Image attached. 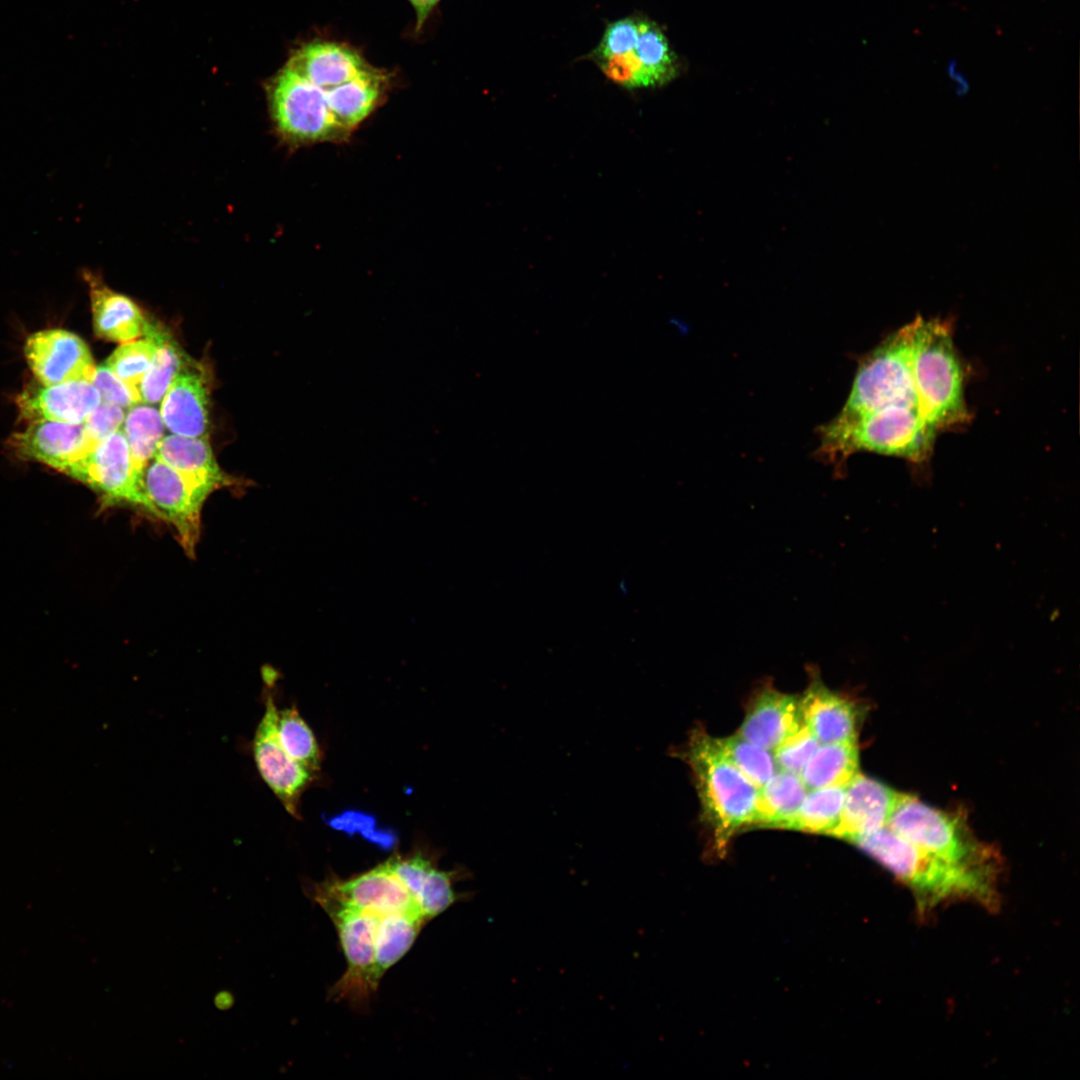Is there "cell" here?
Returning <instances> with one entry per match:
<instances>
[{
    "instance_id": "obj_1",
    "label": "cell",
    "mask_w": 1080,
    "mask_h": 1080,
    "mask_svg": "<svg viewBox=\"0 0 1080 1080\" xmlns=\"http://www.w3.org/2000/svg\"><path fill=\"white\" fill-rule=\"evenodd\" d=\"M912 891L922 912L952 899L993 907L997 902L991 866L953 862L898 836L888 827L852 841Z\"/></svg>"
},
{
    "instance_id": "obj_2",
    "label": "cell",
    "mask_w": 1080,
    "mask_h": 1080,
    "mask_svg": "<svg viewBox=\"0 0 1080 1080\" xmlns=\"http://www.w3.org/2000/svg\"><path fill=\"white\" fill-rule=\"evenodd\" d=\"M817 434L816 456L840 469L859 451L921 463L930 456L938 431L919 407L892 404L857 416L837 415Z\"/></svg>"
},
{
    "instance_id": "obj_3",
    "label": "cell",
    "mask_w": 1080,
    "mask_h": 1080,
    "mask_svg": "<svg viewBox=\"0 0 1080 1080\" xmlns=\"http://www.w3.org/2000/svg\"><path fill=\"white\" fill-rule=\"evenodd\" d=\"M680 754L692 770L702 818L714 847L719 853L725 852L733 835L744 825L753 824L759 789L702 728L690 733Z\"/></svg>"
},
{
    "instance_id": "obj_4",
    "label": "cell",
    "mask_w": 1080,
    "mask_h": 1080,
    "mask_svg": "<svg viewBox=\"0 0 1080 1080\" xmlns=\"http://www.w3.org/2000/svg\"><path fill=\"white\" fill-rule=\"evenodd\" d=\"M910 324L915 383L928 422L938 432L967 423L963 370L950 326L921 316Z\"/></svg>"
},
{
    "instance_id": "obj_5",
    "label": "cell",
    "mask_w": 1080,
    "mask_h": 1080,
    "mask_svg": "<svg viewBox=\"0 0 1080 1080\" xmlns=\"http://www.w3.org/2000/svg\"><path fill=\"white\" fill-rule=\"evenodd\" d=\"M892 404L915 406L924 412L914 377L910 323L861 359L838 415L857 416Z\"/></svg>"
},
{
    "instance_id": "obj_6",
    "label": "cell",
    "mask_w": 1080,
    "mask_h": 1080,
    "mask_svg": "<svg viewBox=\"0 0 1080 1080\" xmlns=\"http://www.w3.org/2000/svg\"><path fill=\"white\" fill-rule=\"evenodd\" d=\"M269 112L282 143L298 148L349 137L338 127L325 90L286 65L268 85Z\"/></svg>"
},
{
    "instance_id": "obj_7",
    "label": "cell",
    "mask_w": 1080,
    "mask_h": 1080,
    "mask_svg": "<svg viewBox=\"0 0 1080 1080\" xmlns=\"http://www.w3.org/2000/svg\"><path fill=\"white\" fill-rule=\"evenodd\" d=\"M886 827L944 859L991 866L989 850L974 838L959 815L931 807L915 796L900 794Z\"/></svg>"
},
{
    "instance_id": "obj_8",
    "label": "cell",
    "mask_w": 1080,
    "mask_h": 1080,
    "mask_svg": "<svg viewBox=\"0 0 1080 1080\" xmlns=\"http://www.w3.org/2000/svg\"><path fill=\"white\" fill-rule=\"evenodd\" d=\"M314 897L334 922L347 960V971L333 993L357 1002L365 1000L377 988L373 974L375 936L380 917L340 900L324 883L315 887Z\"/></svg>"
},
{
    "instance_id": "obj_9",
    "label": "cell",
    "mask_w": 1080,
    "mask_h": 1080,
    "mask_svg": "<svg viewBox=\"0 0 1080 1080\" xmlns=\"http://www.w3.org/2000/svg\"><path fill=\"white\" fill-rule=\"evenodd\" d=\"M142 485L156 517L173 526L184 552L194 557L201 534L202 507L214 490L155 457L144 469Z\"/></svg>"
},
{
    "instance_id": "obj_10",
    "label": "cell",
    "mask_w": 1080,
    "mask_h": 1080,
    "mask_svg": "<svg viewBox=\"0 0 1080 1080\" xmlns=\"http://www.w3.org/2000/svg\"><path fill=\"white\" fill-rule=\"evenodd\" d=\"M264 672V713L256 727L251 752L262 780L286 811L299 818L301 796L315 774L294 761L282 747L277 733L279 709L272 691L277 673L273 669Z\"/></svg>"
},
{
    "instance_id": "obj_11",
    "label": "cell",
    "mask_w": 1080,
    "mask_h": 1080,
    "mask_svg": "<svg viewBox=\"0 0 1080 1080\" xmlns=\"http://www.w3.org/2000/svg\"><path fill=\"white\" fill-rule=\"evenodd\" d=\"M67 475L99 493L104 506L125 503L140 507L156 517L155 509L143 490V476L133 464L121 429L98 443L71 467Z\"/></svg>"
},
{
    "instance_id": "obj_12",
    "label": "cell",
    "mask_w": 1080,
    "mask_h": 1080,
    "mask_svg": "<svg viewBox=\"0 0 1080 1080\" xmlns=\"http://www.w3.org/2000/svg\"><path fill=\"white\" fill-rule=\"evenodd\" d=\"M24 355L34 376L43 385L92 382L97 367L87 344L76 334L59 328L29 335L24 344Z\"/></svg>"
},
{
    "instance_id": "obj_13",
    "label": "cell",
    "mask_w": 1080,
    "mask_h": 1080,
    "mask_svg": "<svg viewBox=\"0 0 1080 1080\" xmlns=\"http://www.w3.org/2000/svg\"><path fill=\"white\" fill-rule=\"evenodd\" d=\"M10 444L22 458L65 474L97 445L88 437L83 423L46 420L30 422L25 430L11 437Z\"/></svg>"
},
{
    "instance_id": "obj_14",
    "label": "cell",
    "mask_w": 1080,
    "mask_h": 1080,
    "mask_svg": "<svg viewBox=\"0 0 1080 1080\" xmlns=\"http://www.w3.org/2000/svg\"><path fill=\"white\" fill-rule=\"evenodd\" d=\"M324 884L337 898L360 911L378 917L406 913L425 919L409 891L386 862L351 879L328 880Z\"/></svg>"
},
{
    "instance_id": "obj_15",
    "label": "cell",
    "mask_w": 1080,
    "mask_h": 1080,
    "mask_svg": "<svg viewBox=\"0 0 1080 1080\" xmlns=\"http://www.w3.org/2000/svg\"><path fill=\"white\" fill-rule=\"evenodd\" d=\"M900 794L858 772L845 787L840 819L830 835L852 842L886 827Z\"/></svg>"
},
{
    "instance_id": "obj_16",
    "label": "cell",
    "mask_w": 1080,
    "mask_h": 1080,
    "mask_svg": "<svg viewBox=\"0 0 1080 1080\" xmlns=\"http://www.w3.org/2000/svg\"><path fill=\"white\" fill-rule=\"evenodd\" d=\"M23 419L80 424L100 404V394L89 381H72L56 385H37L17 397Z\"/></svg>"
},
{
    "instance_id": "obj_17",
    "label": "cell",
    "mask_w": 1080,
    "mask_h": 1080,
    "mask_svg": "<svg viewBox=\"0 0 1080 1080\" xmlns=\"http://www.w3.org/2000/svg\"><path fill=\"white\" fill-rule=\"evenodd\" d=\"M802 723L800 698L781 693L767 684L751 698L737 734L773 751Z\"/></svg>"
},
{
    "instance_id": "obj_18",
    "label": "cell",
    "mask_w": 1080,
    "mask_h": 1080,
    "mask_svg": "<svg viewBox=\"0 0 1080 1080\" xmlns=\"http://www.w3.org/2000/svg\"><path fill=\"white\" fill-rule=\"evenodd\" d=\"M82 275L89 288L97 336L120 344L145 337L150 322L131 298L111 289L99 274L89 269Z\"/></svg>"
},
{
    "instance_id": "obj_19",
    "label": "cell",
    "mask_w": 1080,
    "mask_h": 1080,
    "mask_svg": "<svg viewBox=\"0 0 1080 1080\" xmlns=\"http://www.w3.org/2000/svg\"><path fill=\"white\" fill-rule=\"evenodd\" d=\"M165 427L187 437H207L209 430V390L204 375L183 368L161 400L159 410Z\"/></svg>"
},
{
    "instance_id": "obj_20",
    "label": "cell",
    "mask_w": 1080,
    "mask_h": 1080,
    "mask_svg": "<svg viewBox=\"0 0 1080 1080\" xmlns=\"http://www.w3.org/2000/svg\"><path fill=\"white\" fill-rule=\"evenodd\" d=\"M287 65L323 90L343 84L373 67L357 49L326 40L306 43L296 50Z\"/></svg>"
},
{
    "instance_id": "obj_21",
    "label": "cell",
    "mask_w": 1080,
    "mask_h": 1080,
    "mask_svg": "<svg viewBox=\"0 0 1080 1080\" xmlns=\"http://www.w3.org/2000/svg\"><path fill=\"white\" fill-rule=\"evenodd\" d=\"M803 722L820 744L856 742L857 712L846 697L813 679L800 698Z\"/></svg>"
},
{
    "instance_id": "obj_22",
    "label": "cell",
    "mask_w": 1080,
    "mask_h": 1080,
    "mask_svg": "<svg viewBox=\"0 0 1080 1080\" xmlns=\"http://www.w3.org/2000/svg\"><path fill=\"white\" fill-rule=\"evenodd\" d=\"M389 87L390 75L373 66L359 76L325 90L330 111L338 127L350 137L383 103Z\"/></svg>"
},
{
    "instance_id": "obj_23",
    "label": "cell",
    "mask_w": 1080,
    "mask_h": 1080,
    "mask_svg": "<svg viewBox=\"0 0 1080 1080\" xmlns=\"http://www.w3.org/2000/svg\"><path fill=\"white\" fill-rule=\"evenodd\" d=\"M386 864L409 891L427 921L455 902L450 874L437 869L424 856H396Z\"/></svg>"
},
{
    "instance_id": "obj_24",
    "label": "cell",
    "mask_w": 1080,
    "mask_h": 1080,
    "mask_svg": "<svg viewBox=\"0 0 1080 1080\" xmlns=\"http://www.w3.org/2000/svg\"><path fill=\"white\" fill-rule=\"evenodd\" d=\"M155 458L213 490L233 486L237 482L220 468L207 437L164 436Z\"/></svg>"
},
{
    "instance_id": "obj_25",
    "label": "cell",
    "mask_w": 1080,
    "mask_h": 1080,
    "mask_svg": "<svg viewBox=\"0 0 1080 1080\" xmlns=\"http://www.w3.org/2000/svg\"><path fill=\"white\" fill-rule=\"evenodd\" d=\"M807 792L798 774L779 770L759 789L753 824L788 829Z\"/></svg>"
},
{
    "instance_id": "obj_26",
    "label": "cell",
    "mask_w": 1080,
    "mask_h": 1080,
    "mask_svg": "<svg viewBox=\"0 0 1080 1080\" xmlns=\"http://www.w3.org/2000/svg\"><path fill=\"white\" fill-rule=\"evenodd\" d=\"M858 773L856 742L820 744L803 767L800 777L807 790L846 786Z\"/></svg>"
},
{
    "instance_id": "obj_27",
    "label": "cell",
    "mask_w": 1080,
    "mask_h": 1080,
    "mask_svg": "<svg viewBox=\"0 0 1080 1080\" xmlns=\"http://www.w3.org/2000/svg\"><path fill=\"white\" fill-rule=\"evenodd\" d=\"M425 922L422 916L415 914L394 913L380 917L374 953L376 986L385 972L410 949Z\"/></svg>"
},
{
    "instance_id": "obj_28",
    "label": "cell",
    "mask_w": 1080,
    "mask_h": 1080,
    "mask_svg": "<svg viewBox=\"0 0 1080 1080\" xmlns=\"http://www.w3.org/2000/svg\"><path fill=\"white\" fill-rule=\"evenodd\" d=\"M122 426L133 464L143 476L164 437L166 427L161 414L154 407L139 403L129 408Z\"/></svg>"
},
{
    "instance_id": "obj_29",
    "label": "cell",
    "mask_w": 1080,
    "mask_h": 1080,
    "mask_svg": "<svg viewBox=\"0 0 1080 1080\" xmlns=\"http://www.w3.org/2000/svg\"><path fill=\"white\" fill-rule=\"evenodd\" d=\"M634 51L653 87L670 82L680 72L678 56L660 27L649 19L639 20V35Z\"/></svg>"
},
{
    "instance_id": "obj_30",
    "label": "cell",
    "mask_w": 1080,
    "mask_h": 1080,
    "mask_svg": "<svg viewBox=\"0 0 1080 1080\" xmlns=\"http://www.w3.org/2000/svg\"><path fill=\"white\" fill-rule=\"evenodd\" d=\"M147 334L156 338L158 347L138 389L142 403L155 404L162 400L173 379L184 368V355L170 337L152 323Z\"/></svg>"
},
{
    "instance_id": "obj_31",
    "label": "cell",
    "mask_w": 1080,
    "mask_h": 1080,
    "mask_svg": "<svg viewBox=\"0 0 1080 1080\" xmlns=\"http://www.w3.org/2000/svg\"><path fill=\"white\" fill-rule=\"evenodd\" d=\"M845 787L809 790L788 829L830 835L840 819Z\"/></svg>"
},
{
    "instance_id": "obj_32",
    "label": "cell",
    "mask_w": 1080,
    "mask_h": 1080,
    "mask_svg": "<svg viewBox=\"0 0 1080 1080\" xmlns=\"http://www.w3.org/2000/svg\"><path fill=\"white\" fill-rule=\"evenodd\" d=\"M277 733L282 747L294 761L314 774L320 770L318 742L295 705L278 711Z\"/></svg>"
},
{
    "instance_id": "obj_33",
    "label": "cell",
    "mask_w": 1080,
    "mask_h": 1080,
    "mask_svg": "<svg viewBox=\"0 0 1080 1080\" xmlns=\"http://www.w3.org/2000/svg\"><path fill=\"white\" fill-rule=\"evenodd\" d=\"M715 739L725 757L758 789L775 774L777 766L769 750L738 734Z\"/></svg>"
},
{
    "instance_id": "obj_34",
    "label": "cell",
    "mask_w": 1080,
    "mask_h": 1080,
    "mask_svg": "<svg viewBox=\"0 0 1080 1080\" xmlns=\"http://www.w3.org/2000/svg\"><path fill=\"white\" fill-rule=\"evenodd\" d=\"M158 342L152 334L145 338L122 343L104 363L127 384L138 387L149 369Z\"/></svg>"
},
{
    "instance_id": "obj_35",
    "label": "cell",
    "mask_w": 1080,
    "mask_h": 1080,
    "mask_svg": "<svg viewBox=\"0 0 1080 1080\" xmlns=\"http://www.w3.org/2000/svg\"><path fill=\"white\" fill-rule=\"evenodd\" d=\"M326 823L349 835L361 834L365 840L383 849H390L397 841L392 830L378 827L376 818L362 811L346 810L329 817Z\"/></svg>"
},
{
    "instance_id": "obj_36",
    "label": "cell",
    "mask_w": 1080,
    "mask_h": 1080,
    "mask_svg": "<svg viewBox=\"0 0 1080 1080\" xmlns=\"http://www.w3.org/2000/svg\"><path fill=\"white\" fill-rule=\"evenodd\" d=\"M820 745L817 738L803 722L791 735L785 738L774 750L773 758L781 771L800 775L814 751Z\"/></svg>"
},
{
    "instance_id": "obj_37",
    "label": "cell",
    "mask_w": 1080,
    "mask_h": 1080,
    "mask_svg": "<svg viewBox=\"0 0 1080 1080\" xmlns=\"http://www.w3.org/2000/svg\"><path fill=\"white\" fill-rule=\"evenodd\" d=\"M640 17H626L607 25L594 50L587 55L595 63L635 49L639 35Z\"/></svg>"
},
{
    "instance_id": "obj_38",
    "label": "cell",
    "mask_w": 1080,
    "mask_h": 1080,
    "mask_svg": "<svg viewBox=\"0 0 1080 1080\" xmlns=\"http://www.w3.org/2000/svg\"><path fill=\"white\" fill-rule=\"evenodd\" d=\"M604 75L626 89L653 87L634 50L596 63Z\"/></svg>"
},
{
    "instance_id": "obj_39",
    "label": "cell",
    "mask_w": 1080,
    "mask_h": 1080,
    "mask_svg": "<svg viewBox=\"0 0 1080 1080\" xmlns=\"http://www.w3.org/2000/svg\"><path fill=\"white\" fill-rule=\"evenodd\" d=\"M91 383L99 392L101 401L118 405L123 409L142 403L138 387L124 382L105 364L96 367Z\"/></svg>"
},
{
    "instance_id": "obj_40",
    "label": "cell",
    "mask_w": 1080,
    "mask_h": 1080,
    "mask_svg": "<svg viewBox=\"0 0 1080 1080\" xmlns=\"http://www.w3.org/2000/svg\"><path fill=\"white\" fill-rule=\"evenodd\" d=\"M124 418L123 408L101 401L83 424L90 440L98 444L120 430Z\"/></svg>"
},
{
    "instance_id": "obj_41",
    "label": "cell",
    "mask_w": 1080,
    "mask_h": 1080,
    "mask_svg": "<svg viewBox=\"0 0 1080 1080\" xmlns=\"http://www.w3.org/2000/svg\"><path fill=\"white\" fill-rule=\"evenodd\" d=\"M415 11V32L419 33L441 0H408Z\"/></svg>"
},
{
    "instance_id": "obj_42",
    "label": "cell",
    "mask_w": 1080,
    "mask_h": 1080,
    "mask_svg": "<svg viewBox=\"0 0 1080 1080\" xmlns=\"http://www.w3.org/2000/svg\"><path fill=\"white\" fill-rule=\"evenodd\" d=\"M947 72L956 84L957 93L960 95L966 93L969 89V84L966 78L957 70V62L955 59H952L947 63Z\"/></svg>"
}]
</instances>
